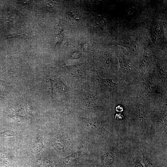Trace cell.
Listing matches in <instances>:
<instances>
[{"label": "cell", "instance_id": "obj_1", "mask_svg": "<svg viewBox=\"0 0 167 167\" xmlns=\"http://www.w3.org/2000/svg\"><path fill=\"white\" fill-rule=\"evenodd\" d=\"M148 68L142 77L130 84L131 92L152 108L167 103V76L153 66Z\"/></svg>", "mask_w": 167, "mask_h": 167}, {"label": "cell", "instance_id": "obj_2", "mask_svg": "<svg viewBox=\"0 0 167 167\" xmlns=\"http://www.w3.org/2000/svg\"><path fill=\"white\" fill-rule=\"evenodd\" d=\"M118 58L120 67L118 73V80L131 84L139 79L138 69L134 62L122 54H118Z\"/></svg>", "mask_w": 167, "mask_h": 167}, {"label": "cell", "instance_id": "obj_3", "mask_svg": "<svg viewBox=\"0 0 167 167\" xmlns=\"http://www.w3.org/2000/svg\"><path fill=\"white\" fill-rule=\"evenodd\" d=\"M84 126L87 129L99 135L108 136L110 135L99 121L86 122Z\"/></svg>", "mask_w": 167, "mask_h": 167}, {"label": "cell", "instance_id": "obj_4", "mask_svg": "<svg viewBox=\"0 0 167 167\" xmlns=\"http://www.w3.org/2000/svg\"><path fill=\"white\" fill-rule=\"evenodd\" d=\"M114 158V155L112 152H109L105 153L101 159L104 167H112Z\"/></svg>", "mask_w": 167, "mask_h": 167}, {"label": "cell", "instance_id": "obj_5", "mask_svg": "<svg viewBox=\"0 0 167 167\" xmlns=\"http://www.w3.org/2000/svg\"><path fill=\"white\" fill-rule=\"evenodd\" d=\"M44 148L42 136L38 135L32 147V151L34 153H37L41 152Z\"/></svg>", "mask_w": 167, "mask_h": 167}, {"label": "cell", "instance_id": "obj_6", "mask_svg": "<svg viewBox=\"0 0 167 167\" xmlns=\"http://www.w3.org/2000/svg\"><path fill=\"white\" fill-rule=\"evenodd\" d=\"M142 159L145 167H155L152 159L146 153L141 151Z\"/></svg>", "mask_w": 167, "mask_h": 167}, {"label": "cell", "instance_id": "obj_7", "mask_svg": "<svg viewBox=\"0 0 167 167\" xmlns=\"http://www.w3.org/2000/svg\"><path fill=\"white\" fill-rule=\"evenodd\" d=\"M79 156V152H75L72 154L63 159V162L66 165L71 164L72 162H74Z\"/></svg>", "mask_w": 167, "mask_h": 167}, {"label": "cell", "instance_id": "obj_8", "mask_svg": "<svg viewBox=\"0 0 167 167\" xmlns=\"http://www.w3.org/2000/svg\"><path fill=\"white\" fill-rule=\"evenodd\" d=\"M53 143L55 147L58 149H62L64 147L65 142L60 137H56L54 139Z\"/></svg>", "mask_w": 167, "mask_h": 167}, {"label": "cell", "instance_id": "obj_9", "mask_svg": "<svg viewBox=\"0 0 167 167\" xmlns=\"http://www.w3.org/2000/svg\"><path fill=\"white\" fill-rule=\"evenodd\" d=\"M132 160L133 165L135 167H144L136 157H133Z\"/></svg>", "mask_w": 167, "mask_h": 167}, {"label": "cell", "instance_id": "obj_10", "mask_svg": "<svg viewBox=\"0 0 167 167\" xmlns=\"http://www.w3.org/2000/svg\"><path fill=\"white\" fill-rule=\"evenodd\" d=\"M124 109V108L123 106L121 105H118L116 107V111L121 112L123 111Z\"/></svg>", "mask_w": 167, "mask_h": 167}]
</instances>
